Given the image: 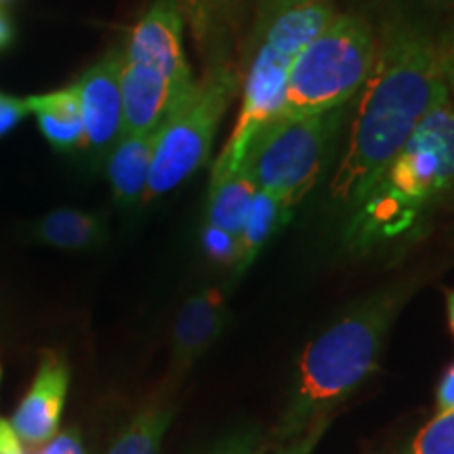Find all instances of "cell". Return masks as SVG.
Segmentation results:
<instances>
[{
	"label": "cell",
	"instance_id": "7a4b0ae2",
	"mask_svg": "<svg viewBox=\"0 0 454 454\" xmlns=\"http://www.w3.org/2000/svg\"><path fill=\"white\" fill-rule=\"evenodd\" d=\"M412 291L411 280L387 284L309 340L271 440L286 444L316 423L328 421L334 408L377 372L391 326Z\"/></svg>",
	"mask_w": 454,
	"mask_h": 454
},
{
	"label": "cell",
	"instance_id": "30bf717a",
	"mask_svg": "<svg viewBox=\"0 0 454 454\" xmlns=\"http://www.w3.org/2000/svg\"><path fill=\"white\" fill-rule=\"evenodd\" d=\"M196 82H179L154 67L122 59V135H154L184 101Z\"/></svg>",
	"mask_w": 454,
	"mask_h": 454
},
{
	"label": "cell",
	"instance_id": "ffe728a7",
	"mask_svg": "<svg viewBox=\"0 0 454 454\" xmlns=\"http://www.w3.org/2000/svg\"><path fill=\"white\" fill-rule=\"evenodd\" d=\"M381 11V20H408L434 27L442 17L454 15V0H368Z\"/></svg>",
	"mask_w": 454,
	"mask_h": 454
},
{
	"label": "cell",
	"instance_id": "8992f818",
	"mask_svg": "<svg viewBox=\"0 0 454 454\" xmlns=\"http://www.w3.org/2000/svg\"><path fill=\"white\" fill-rule=\"evenodd\" d=\"M238 87L240 81L230 66L211 67L207 76L196 82L190 98L156 130L144 202L175 190L204 167Z\"/></svg>",
	"mask_w": 454,
	"mask_h": 454
},
{
	"label": "cell",
	"instance_id": "4316f807",
	"mask_svg": "<svg viewBox=\"0 0 454 454\" xmlns=\"http://www.w3.org/2000/svg\"><path fill=\"white\" fill-rule=\"evenodd\" d=\"M326 425H328V421L316 423L314 427H309L303 435H299V438L286 442V446H284L278 454H314L316 444L320 442L322 435H325Z\"/></svg>",
	"mask_w": 454,
	"mask_h": 454
},
{
	"label": "cell",
	"instance_id": "d4e9b609",
	"mask_svg": "<svg viewBox=\"0 0 454 454\" xmlns=\"http://www.w3.org/2000/svg\"><path fill=\"white\" fill-rule=\"evenodd\" d=\"M27 114L30 112H27L26 99H20L15 95L0 90V139L7 137L11 130L20 127Z\"/></svg>",
	"mask_w": 454,
	"mask_h": 454
},
{
	"label": "cell",
	"instance_id": "d6986e66",
	"mask_svg": "<svg viewBox=\"0 0 454 454\" xmlns=\"http://www.w3.org/2000/svg\"><path fill=\"white\" fill-rule=\"evenodd\" d=\"M177 3L202 53H211L215 47H219L230 0H177Z\"/></svg>",
	"mask_w": 454,
	"mask_h": 454
},
{
	"label": "cell",
	"instance_id": "44dd1931",
	"mask_svg": "<svg viewBox=\"0 0 454 454\" xmlns=\"http://www.w3.org/2000/svg\"><path fill=\"white\" fill-rule=\"evenodd\" d=\"M404 454H454V411L435 414Z\"/></svg>",
	"mask_w": 454,
	"mask_h": 454
},
{
	"label": "cell",
	"instance_id": "cb8c5ba5",
	"mask_svg": "<svg viewBox=\"0 0 454 454\" xmlns=\"http://www.w3.org/2000/svg\"><path fill=\"white\" fill-rule=\"evenodd\" d=\"M438 51L448 95H450V101L454 104V15L448 17L444 30L438 32Z\"/></svg>",
	"mask_w": 454,
	"mask_h": 454
},
{
	"label": "cell",
	"instance_id": "9c48e42d",
	"mask_svg": "<svg viewBox=\"0 0 454 454\" xmlns=\"http://www.w3.org/2000/svg\"><path fill=\"white\" fill-rule=\"evenodd\" d=\"M122 49H110L81 74L76 82L81 99L87 150L106 154L122 137Z\"/></svg>",
	"mask_w": 454,
	"mask_h": 454
},
{
	"label": "cell",
	"instance_id": "2e32d148",
	"mask_svg": "<svg viewBox=\"0 0 454 454\" xmlns=\"http://www.w3.org/2000/svg\"><path fill=\"white\" fill-rule=\"evenodd\" d=\"M254 194L257 185L242 164L227 173H211L207 223L240 238Z\"/></svg>",
	"mask_w": 454,
	"mask_h": 454
},
{
	"label": "cell",
	"instance_id": "9a60e30c",
	"mask_svg": "<svg viewBox=\"0 0 454 454\" xmlns=\"http://www.w3.org/2000/svg\"><path fill=\"white\" fill-rule=\"evenodd\" d=\"M30 234L36 242L61 251H93L110 238L107 217L82 208H55L34 221Z\"/></svg>",
	"mask_w": 454,
	"mask_h": 454
},
{
	"label": "cell",
	"instance_id": "5b68a950",
	"mask_svg": "<svg viewBox=\"0 0 454 454\" xmlns=\"http://www.w3.org/2000/svg\"><path fill=\"white\" fill-rule=\"evenodd\" d=\"M377 57V32L357 13H334L288 76L276 121L316 116L348 106L362 93Z\"/></svg>",
	"mask_w": 454,
	"mask_h": 454
},
{
	"label": "cell",
	"instance_id": "f546056e",
	"mask_svg": "<svg viewBox=\"0 0 454 454\" xmlns=\"http://www.w3.org/2000/svg\"><path fill=\"white\" fill-rule=\"evenodd\" d=\"M0 454H24V444L7 419H0Z\"/></svg>",
	"mask_w": 454,
	"mask_h": 454
},
{
	"label": "cell",
	"instance_id": "4fadbf2b",
	"mask_svg": "<svg viewBox=\"0 0 454 454\" xmlns=\"http://www.w3.org/2000/svg\"><path fill=\"white\" fill-rule=\"evenodd\" d=\"M27 112L36 116L38 130L47 144L59 154L87 150V133H84L81 99L76 84L51 93L32 95L26 99Z\"/></svg>",
	"mask_w": 454,
	"mask_h": 454
},
{
	"label": "cell",
	"instance_id": "5bb4252c",
	"mask_svg": "<svg viewBox=\"0 0 454 454\" xmlns=\"http://www.w3.org/2000/svg\"><path fill=\"white\" fill-rule=\"evenodd\" d=\"M154 135H122L107 152L106 173L112 196L121 207L144 202L150 179Z\"/></svg>",
	"mask_w": 454,
	"mask_h": 454
},
{
	"label": "cell",
	"instance_id": "ba28073f",
	"mask_svg": "<svg viewBox=\"0 0 454 454\" xmlns=\"http://www.w3.org/2000/svg\"><path fill=\"white\" fill-rule=\"evenodd\" d=\"M185 17L177 0H152L122 47L129 64L154 67L179 82H194L184 49Z\"/></svg>",
	"mask_w": 454,
	"mask_h": 454
},
{
	"label": "cell",
	"instance_id": "484cf974",
	"mask_svg": "<svg viewBox=\"0 0 454 454\" xmlns=\"http://www.w3.org/2000/svg\"><path fill=\"white\" fill-rule=\"evenodd\" d=\"M38 454H87L84 452L82 440L78 435L76 429H67L57 434L55 438H51L47 444H44Z\"/></svg>",
	"mask_w": 454,
	"mask_h": 454
},
{
	"label": "cell",
	"instance_id": "1f68e13d",
	"mask_svg": "<svg viewBox=\"0 0 454 454\" xmlns=\"http://www.w3.org/2000/svg\"><path fill=\"white\" fill-rule=\"evenodd\" d=\"M446 316H448V328H450L454 337V288L446 291Z\"/></svg>",
	"mask_w": 454,
	"mask_h": 454
},
{
	"label": "cell",
	"instance_id": "e0dca14e",
	"mask_svg": "<svg viewBox=\"0 0 454 454\" xmlns=\"http://www.w3.org/2000/svg\"><path fill=\"white\" fill-rule=\"evenodd\" d=\"M293 211L294 207L284 202L282 198L257 190L240 234V254H238V263L234 268L236 280L251 268L271 238L291 221Z\"/></svg>",
	"mask_w": 454,
	"mask_h": 454
},
{
	"label": "cell",
	"instance_id": "4dcf8cb0",
	"mask_svg": "<svg viewBox=\"0 0 454 454\" xmlns=\"http://www.w3.org/2000/svg\"><path fill=\"white\" fill-rule=\"evenodd\" d=\"M15 41V26L7 9L0 7V51H7Z\"/></svg>",
	"mask_w": 454,
	"mask_h": 454
},
{
	"label": "cell",
	"instance_id": "6da1fadb",
	"mask_svg": "<svg viewBox=\"0 0 454 454\" xmlns=\"http://www.w3.org/2000/svg\"><path fill=\"white\" fill-rule=\"evenodd\" d=\"M448 99L438 32L417 21L381 20L377 57L331 179V200L354 208L425 116Z\"/></svg>",
	"mask_w": 454,
	"mask_h": 454
},
{
	"label": "cell",
	"instance_id": "277c9868",
	"mask_svg": "<svg viewBox=\"0 0 454 454\" xmlns=\"http://www.w3.org/2000/svg\"><path fill=\"white\" fill-rule=\"evenodd\" d=\"M334 13L337 11L333 0H320L282 11L254 24L253 57L240 87V112L223 152L213 164V173H227L240 167L259 130L276 121L294 61L301 51L325 30Z\"/></svg>",
	"mask_w": 454,
	"mask_h": 454
},
{
	"label": "cell",
	"instance_id": "3957f363",
	"mask_svg": "<svg viewBox=\"0 0 454 454\" xmlns=\"http://www.w3.org/2000/svg\"><path fill=\"white\" fill-rule=\"evenodd\" d=\"M454 187V104L431 110L364 198L349 208L345 247L366 253L408 236L423 215Z\"/></svg>",
	"mask_w": 454,
	"mask_h": 454
},
{
	"label": "cell",
	"instance_id": "83f0119b",
	"mask_svg": "<svg viewBox=\"0 0 454 454\" xmlns=\"http://www.w3.org/2000/svg\"><path fill=\"white\" fill-rule=\"evenodd\" d=\"M435 411H454V362L442 372L438 387H435Z\"/></svg>",
	"mask_w": 454,
	"mask_h": 454
},
{
	"label": "cell",
	"instance_id": "7402d4cb",
	"mask_svg": "<svg viewBox=\"0 0 454 454\" xmlns=\"http://www.w3.org/2000/svg\"><path fill=\"white\" fill-rule=\"evenodd\" d=\"M202 251L207 257L219 265H230L236 268L238 254H240V238L230 234V231L221 230V227L204 223L202 227Z\"/></svg>",
	"mask_w": 454,
	"mask_h": 454
},
{
	"label": "cell",
	"instance_id": "52a82bcc",
	"mask_svg": "<svg viewBox=\"0 0 454 454\" xmlns=\"http://www.w3.org/2000/svg\"><path fill=\"white\" fill-rule=\"evenodd\" d=\"M349 107L351 104L316 116L274 121L261 129L240 162L257 190L297 207L320 177L334 139L349 118Z\"/></svg>",
	"mask_w": 454,
	"mask_h": 454
},
{
	"label": "cell",
	"instance_id": "603a6c76",
	"mask_svg": "<svg viewBox=\"0 0 454 454\" xmlns=\"http://www.w3.org/2000/svg\"><path fill=\"white\" fill-rule=\"evenodd\" d=\"M268 442L259 429H238L219 440L207 454H265Z\"/></svg>",
	"mask_w": 454,
	"mask_h": 454
},
{
	"label": "cell",
	"instance_id": "d6a6232c",
	"mask_svg": "<svg viewBox=\"0 0 454 454\" xmlns=\"http://www.w3.org/2000/svg\"><path fill=\"white\" fill-rule=\"evenodd\" d=\"M4 3H11V0H0V7H3V4H4Z\"/></svg>",
	"mask_w": 454,
	"mask_h": 454
},
{
	"label": "cell",
	"instance_id": "8fae6325",
	"mask_svg": "<svg viewBox=\"0 0 454 454\" xmlns=\"http://www.w3.org/2000/svg\"><path fill=\"white\" fill-rule=\"evenodd\" d=\"M227 291L204 286L185 299L173 325L170 339V374L181 377L213 348L230 320Z\"/></svg>",
	"mask_w": 454,
	"mask_h": 454
},
{
	"label": "cell",
	"instance_id": "ac0fdd59",
	"mask_svg": "<svg viewBox=\"0 0 454 454\" xmlns=\"http://www.w3.org/2000/svg\"><path fill=\"white\" fill-rule=\"evenodd\" d=\"M173 421L167 404H152L135 414L106 454H160L164 434Z\"/></svg>",
	"mask_w": 454,
	"mask_h": 454
},
{
	"label": "cell",
	"instance_id": "f1b7e54d",
	"mask_svg": "<svg viewBox=\"0 0 454 454\" xmlns=\"http://www.w3.org/2000/svg\"><path fill=\"white\" fill-rule=\"evenodd\" d=\"M320 3V0H257V21L268 20V17L282 13V11L303 7V4ZM254 21V24H257Z\"/></svg>",
	"mask_w": 454,
	"mask_h": 454
},
{
	"label": "cell",
	"instance_id": "7c38bea8",
	"mask_svg": "<svg viewBox=\"0 0 454 454\" xmlns=\"http://www.w3.org/2000/svg\"><path fill=\"white\" fill-rule=\"evenodd\" d=\"M67 387H70V368L64 357L49 351L44 354L36 377L11 421L21 444L41 446L55 438L66 406Z\"/></svg>",
	"mask_w": 454,
	"mask_h": 454
}]
</instances>
